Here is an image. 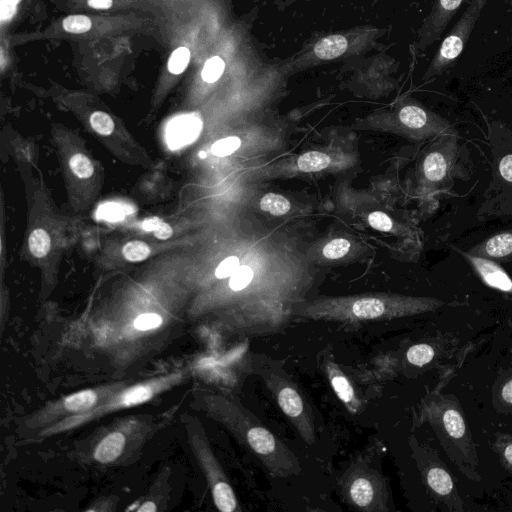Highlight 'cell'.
I'll return each instance as SVG.
<instances>
[{"label": "cell", "instance_id": "4dcf8cb0", "mask_svg": "<svg viewBox=\"0 0 512 512\" xmlns=\"http://www.w3.org/2000/svg\"><path fill=\"white\" fill-rule=\"evenodd\" d=\"M90 124L97 133L102 135H109L114 129L112 118L102 111H96L90 116Z\"/></svg>", "mask_w": 512, "mask_h": 512}, {"label": "cell", "instance_id": "f546056e", "mask_svg": "<svg viewBox=\"0 0 512 512\" xmlns=\"http://www.w3.org/2000/svg\"><path fill=\"white\" fill-rule=\"evenodd\" d=\"M240 145H241L240 138H238L236 136H230V137H226V138L216 141L212 145L211 151L216 156L224 157V156H228V155L232 154L233 152H235L236 150H238Z\"/></svg>", "mask_w": 512, "mask_h": 512}, {"label": "cell", "instance_id": "3957f363", "mask_svg": "<svg viewBox=\"0 0 512 512\" xmlns=\"http://www.w3.org/2000/svg\"><path fill=\"white\" fill-rule=\"evenodd\" d=\"M248 369L263 381L303 441L315 443L316 425L312 410L282 366L263 354H252Z\"/></svg>", "mask_w": 512, "mask_h": 512}, {"label": "cell", "instance_id": "7a4b0ae2", "mask_svg": "<svg viewBox=\"0 0 512 512\" xmlns=\"http://www.w3.org/2000/svg\"><path fill=\"white\" fill-rule=\"evenodd\" d=\"M385 33L384 28L365 24L322 35L307 42L285 60L281 68L285 74L292 75L332 61L364 55Z\"/></svg>", "mask_w": 512, "mask_h": 512}, {"label": "cell", "instance_id": "9a60e30c", "mask_svg": "<svg viewBox=\"0 0 512 512\" xmlns=\"http://www.w3.org/2000/svg\"><path fill=\"white\" fill-rule=\"evenodd\" d=\"M202 129V121L196 115L174 118L167 127V142L173 149L193 142Z\"/></svg>", "mask_w": 512, "mask_h": 512}, {"label": "cell", "instance_id": "30bf717a", "mask_svg": "<svg viewBox=\"0 0 512 512\" xmlns=\"http://www.w3.org/2000/svg\"><path fill=\"white\" fill-rule=\"evenodd\" d=\"M413 451L423 481L431 494L450 511H463V501L453 477L438 455L433 450L417 444L413 446Z\"/></svg>", "mask_w": 512, "mask_h": 512}, {"label": "cell", "instance_id": "ee69618b", "mask_svg": "<svg viewBox=\"0 0 512 512\" xmlns=\"http://www.w3.org/2000/svg\"><path fill=\"white\" fill-rule=\"evenodd\" d=\"M372 3L376 2L377 0H370Z\"/></svg>", "mask_w": 512, "mask_h": 512}, {"label": "cell", "instance_id": "8fae6325", "mask_svg": "<svg viewBox=\"0 0 512 512\" xmlns=\"http://www.w3.org/2000/svg\"><path fill=\"white\" fill-rule=\"evenodd\" d=\"M468 0H434L430 12L424 18L413 44L417 53L425 51L444 33L447 25L461 6Z\"/></svg>", "mask_w": 512, "mask_h": 512}, {"label": "cell", "instance_id": "d6a6232c", "mask_svg": "<svg viewBox=\"0 0 512 512\" xmlns=\"http://www.w3.org/2000/svg\"><path fill=\"white\" fill-rule=\"evenodd\" d=\"M239 266V259L236 256H229L221 261L217 266L215 270V276L218 279L230 277Z\"/></svg>", "mask_w": 512, "mask_h": 512}, {"label": "cell", "instance_id": "d590c367", "mask_svg": "<svg viewBox=\"0 0 512 512\" xmlns=\"http://www.w3.org/2000/svg\"><path fill=\"white\" fill-rule=\"evenodd\" d=\"M17 4L12 0H1L0 18L2 21L10 20L16 12Z\"/></svg>", "mask_w": 512, "mask_h": 512}, {"label": "cell", "instance_id": "4316f807", "mask_svg": "<svg viewBox=\"0 0 512 512\" xmlns=\"http://www.w3.org/2000/svg\"><path fill=\"white\" fill-rule=\"evenodd\" d=\"M190 60V51L186 47H179L173 51L168 60V69L173 74L182 73Z\"/></svg>", "mask_w": 512, "mask_h": 512}, {"label": "cell", "instance_id": "4fadbf2b", "mask_svg": "<svg viewBox=\"0 0 512 512\" xmlns=\"http://www.w3.org/2000/svg\"><path fill=\"white\" fill-rule=\"evenodd\" d=\"M323 367L325 375L339 400L349 412L358 413L362 407L361 402L346 374L331 360H325Z\"/></svg>", "mask_w": 512, "mask_h": 512}, {"label": "cell", "instance_id": "6da1fadb", "mask_svg": "<svg viewBox=\"0 0 512 512\" xmlns=\"http://www.w3.org/2000/svg\"><path fill=\"white\" fill-rule=\"evenodd\" d=\"M443 302L434 297L371 293L305 300L292 312L294 319L355 323L391 320L434 311Z\"/></svg>", "mask_w": 512, "mask_h": 512}, {"label": "cell", "instance_id": "5b68a950", "mask_svg": "<svg viewBox=\"0 0 512 512\" xmlns=\"http://www.w3.org/2000/svg\"><path fill=\"white\" fill-rule=\"evenodd\" d=\"M373 117L384 129L412 140L434 138L453 128L448 120L410 97L400 99L392 109Z\"/></svg>", "mask_w": 512, "mask_h": 512}, {"label": "cell", "instance_id": "7bdbcfd3", "mask_svg": "<svg viewBox=\"0 0 512 512\" xmlns=\"http://www.w3.org/2000/svg\"><path fill=\"white\" fill-rule=\"evenodd\" d=\"M12 1L18 5V3H19L21 0H12Z\"/></svg>", "mask_w": 512, "mask_h": 512}, {"label": "cell", "instance_id": "83f0119b", "mask_svg": "<svg viewBox=\"0 0 512 512\" xmlns=\"http://www.w3.org/2000/svg\"><path fill=\"white\" fill-rule=\"evenodd\" d=\"M369 226L380 232H395L393 220L385 212L373 211L368 215Z\"/></svg>", "mask_w": 512, "mask_h": 512}, {"label": "cell", "instance_id": "603a6c76", "mask_svg": "<svg viewBox=\"0 0 512 512\" xmlns=\"http://www.w3.org/2000/svg\"><path fill=\"white\" fill-rule=\"evenodd\" d=\"M254 272L247 265L239 266L237 270L230 276L228 286L234 293L246 290L252 283Z\"/></svg>", "mask_w": 512, "mask_h": 512}, {"label": "cell", "instance_id": "44dd1931", "mask_svg": "<svg viewBox=\"0 0 512 512\" xmlns=\"http://www.w3.org/2000/svg\"><path fill=\"white\" fill-rule=\"evenodd\" d=\"M435 356L434 348L427 343H419L411 346L406 352L407 361L417 367L430 363Z\"/></svg>", "mask_w": 512, "mask_h": 512}, {"label": "cell", "instance_id": "ac0fdd59", "mask_svg": "<svg viewBox=\"0 0 512 512\" xmlns=\"http://www.w3.org/2000/svg\"><path fill=\"white\" fill-rule=\"evenodd\" d=\"M98 395L94 390H82L63 399V406L67 411L83 413L92 409L97 403Z\"/></svg>", "mask_w": 512, "mask_h": 512}, {"label": "cell", "instance_id": "7402d4cb", "mask_svg": "<svg viewBox=\"0 0 512 512\" xmlns=\"http://www.w3.org/2000/svg\"><path fill=\"white\" fill-rule=\"evenodd\" d=\"M152 250L151 247L140 240H132L122 247V255L129 262H141L146 260Z\"/></svg>", "mask_w": 512, "mask_h": 512}, {"label": "cell", "instance_id": "7c38bea8", "mask_svg": "<svg viewBox=\"0 0 512 512\" xmlns=\"http://www.w3.org/2000/svg\"><path fill=\"white\" fill-rule=\"evenodd\" d=\"M480 279L489 287L512 294V279L495 261L459 251Z\"/></svg>", "mask_w": 512, "mask_h": 512}, {"label": "cell", "instance_id": "f35d334b", "mask_svg": "<svg viewBox=\"0 0 512 512\" xmlns=\"http://www.w3.org/2000/svg\"><path fill=\"white\" fill-rule=\"evenodd\" d=\"M88 5L95 9H108L112 6V0H87Z\"/></svg>", "mask_w": 512, "mask_h": 512}, {"label": "cell", "instance_id": "d6986e66", "mask_svg": "<svg viewBox=\"0 0 512 512\" xmlns=\"http://www.w3.org/2000/svg\"><path fill=\"white\" fill-rule=\"evenodd\" d=\"M260 209L274 216H282L291 209L290 201L278 193H267L260 200Z\"/></svg>", "mask_w": 512, "mask_h": 512}, {"label": "cell", "instance_id": "f1b7e54d", "mask_svg": "<svg viewBox=\"0 0 512 512\" xmlns=\"http://www.w3.org/2000/svg\"><path fill=\"white\" fill-rule=\"evenodd\" d=\"M63 28L70 33H84L90 30L92 23L85 15H70L63 20Z\"/></svg>", "mask_w": 512, "mask_h": 512}, {"label": "cell", "instance_id": "60d3db41", "mask_svg": "<svg viewBox=\"0 0 512 512\" xmlns=\"http://www.w3.org/2000/svg\"><path fill=\"white\" fill-rule=\"evenodd\" d=\"M298 0H284L283 1V7L286 8L292 4H294L295 2H297Z\"/></svg>", "mask_w": 512, "mask_h": 512}, {"label": "cell", "instance_id": "e0dca14e", "mask_svg": "<svg viewBox=\"0 0 512 512\" xmlns=\"http://www.w3.org/2000/svg\"><path fill=\"white\" fill-rule=\"evenodd\" d=\"M332 164V157L328 153L316 150L302 153L292 162L293 172L312 173L325 170Z\"/></svg>", "mask_w": 512, "mask_h": 512}, {"label": "cell", "instance_id": "52a82bcc", "mask_svg": "<svg viewBox=\"0 0 512 512\" xmlns=\"http://www.w3.org/2000/svg\"><path fill=\"white\" fill-rule=\"evenodd\" d=\"M460 148L454 128L434 137L420 163V181L425 191L435 192L445 188L456 176Z\"/></svg>", "mask_w": 512, "mask_h": 512}, {"label": "cell", "instance_id": "5bb4252c", "mask_svg": "<svg viewBox=\"0 0 512 512\" xmlns=\"http://www.w3.org/2000/svg\"><path fill=\"white\" fill-rule=\"evenodd\" d=\"M467 252L497 263L512 261V230L497 232Z\"/></svg>", "mask_w": 512, "mask_h": 512}, {"label": "cell", "instance_id": "8d00e7d4", "mask_svg": "<svg viewBox=\"0 0 512 512\" xmlns=\"http://www.w3.org/2000/svg\"><path fill=\"white\" fill-rule=\"evenodd\" d=\"M500 172L506 180H512V155H507L500 163Z\"/></svg>", "mask_w": 512, "mask_h": 512}, {"label": "cell", "instance_id": "e575fe53", "mask_svg": "<svg viewBox=\"0 0 512 512\" xmlns=\"http://www.w3.org/2000/svg\"><path fill=\"white\" fill-rule=\"evenodd\" d=\"M151 226L154 235L160 239H166L172 235L171 227L162 221L159 222L158 220H153V222H151Z\"/></svg>", "mask_w": 512, "mask_h": 512}, {"label": "cell", "instance_id": "277c9868", "mask_svg": "<svg viewBox=\"0 0 512 512\" xmlns=\"http://www.w3.org/2000/svg\"><path fill=\"white\" fill-rule=\"evenodd\" d=\"M421 418L433 426L444 446L458 456L470 472L476 465V454L470 431L462 411L449 396L432 395L423 402Z\"/></svg>", "mask_w": 512, "mask_h": 512}, {"label": "cell", "instance_id": "836d02e7", "mask_svg": "<svg viewBox=\"0 0 512 512\" xmlns=\"http://www.w3.org/2000/svg\"><path fill=\"white\" fill-rule=\"evenodd\" d=\"M503 465L512 472V441H504L497 445Z\"/></svg>", "mask_w": 512, "mask_h": 512}, {"label": "cell", "instance_id": "2e32d148", "mask_svg": "<svg viewBox=\"0 0 512 512\" xmlns=\"http://www.w3.org/2000/svg\"><path fill=\"white\" fill-rule=\"evenodd\" d=\"M125 443L126 438L123 433L112 432L99 442L94 451V458L103 464L113 462L121 455Z\"/></svg>", "mask_w": 512, "mask_h": 512}, {"label": "cell", "instance_id": "1f68e13d", "mask_svg": "<svg viewBox=\"0 0 512 512\" xmlns=\"http://www.w3.org/2000/svg\"><path fill=\"white\" fill-rule=\"evenodd\" d=\"M161 324L162 317L157 313H143L139 315L134 321L135 328L140 331L155 329Z\"/></svg>", "mask_w": 512, "mask_h": 512}, {"label": "cell", "instance_id": "ab89813d", "mask_svg": "<svg viewBox=\"0 0 512 512\" xmlns=\"http://www.w3.org/2000/svg\"><path fill=\"white\" fill-rule=\"evenodd\" d=\"M156 506L153 502L147 501L143 503L140 507H138L136 510L141 512H154L156 511Z\"/></svg>", "mask_w": 512, "mask_h": 512}, {"label": "cell", "instance_id": "484cf974", "mask_svg": "<svg viewBox=\"0 0 512 512\" xmlns=\"http://www.w3.org/2000/svg\"><path fill=\"white\" fill-rule=\"evenodd\" d=\"M224 69V61L220 57L214 56L205 62L201 75L205 82L214 83L221 77Z\"/></svg>", "mask_w": 512, "mask_h": 512}, {"label": "cell", "instance_id": "b9f144b4", "mask_svg": "<svg viewBox=\"0 0 512 512\" xmlns=\"http://www.w3.org/2000/svg\"><path fill=\"white\" fill-rule=\"evenodd\" d=\"M505 3H506L509 7H512V0H505Z\"/></svg>", "mask_w": 512, "mask_h": 512}, {"label": "cell", "instance_id": "d4e9b609", "mask_svg": "<svg viewBox=\"0 0 512 512\" xmlns=\"http://www.w3.org/2000/svg\"><path fill=\"white\" fill-rule=\"evenodd\" d=\"M350 247L351 242L348 239L335 238L324 245L322 254L326 259L336 260L348 254Z\"/></svg>", "mask_w": 512, "mask_h": 512}, {"label": "cell", "instance_id": "ffe728a7", "mask_svg": "<svg viewBox=\"0 0 512 512\" xmlns=\"http://www.w3.org/2000/svg\"><path fill=\"white\" fill-rule=\"evenodd\" d=\"M28 246L34 257H45L51 248V238L49 233L43 228L34 229L28 238Z\"/></svg>", "mask_w": 512, "mask_h": 512}, {"label": "cell", "instance_id": "74e56055", "mask_svg": "<svg viewBox=\"0 0 512 512\" xmlns=\"http://www.w3.org/2000/svg\"><path fill=\"white\" fill-rule=\"evenodd\" d=\"M500 395L506 404L512 405V378L503 384Z\"/></svg>", "mask_w": 512, "mask_h": 512}, {"label": "cell", "instance_id": "8992f818", "mask_svg": "<svg viewBox=\"0 0 512 512\" xmlns=\"http://www.w3.org/2000/svg\"><path fill=\"white\" fill-rule=\"evenodd\" d=\"M340 487L346 501L358 510L382 512L389 510L390 494L382 473L359 457L343 474Z\"/></svg>", "mask_w": 512, "mask_h": 512}, {"label": "cell", "instance_id": "9c48e42d", "mask_svg": "<svg viewBox=\"0 0 512 512\" xmlns=\"http://www.w3.org/2000/svg\"><path fill=\"white\" fill-rule=\"evenodd\" d=\"M488 0H468V5L439 45L423 75L432 80L449 71L463 52L480 14Z\"/></svg>", "mask_w": 512, "mask_h": 512}, {"label": "cell", "instance_id": "ba28073f", "mask_svg": "<svg viewBox=\"0 0 512 512\" xmlns=\"http://www.w3.org/2000/svg\"><path fill=\"white\" fill-rule=\"evenodd\" d=\"M181 379V374L173 373L161 378H156L145 383L131 386L118 394H115L105 403L100 404L94 409L64 419L56 425L50 427L46 433H58L63 430L74 428L86 421L99 417L108 412L119 409L136 406L147 402L160 391H163L175 384Z\"/></svg>", "mask_w": 512, "mask_h": 512}, {"label": "cell", "instance_id": "cb8c5ba5", "mask_svg": "<svg viewBox=\"0 0 512 512\" xmlns=\"http://www.w3.org/2000/svg\"><path fill=\"white\" fill-rule=\"evenodd\" d=\"M69 166L72 173L79 179H88L94 174V165L91 159L82 153L71 156Z\"/></svg>", "mask_w": 512, "mask_h": 512}]
</instances>
